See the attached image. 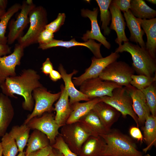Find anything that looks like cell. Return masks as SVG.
<instances>
[{
    "label": "cell",
    "mask_w": 156,
    "mask_h": 156,
    "mask_svg": "<svg viewBox=\"0 0 156 156\" xmlns=\"http://www.w3.org/2000/svg\"><path fill=\"white\" fill-rule=\"evenodd\" d=\"M100 136L107 145L103 156H142L132 140L118 129H111L107 133Z\"/></svg>",
    "instance_id": "cell-3"
},
{
    "label": "cell",
    "mask_w": 156,
    "mask_h": 156,
    "mask_svg": "<svg viewBox=\"0 0 156 156\" xmlns=\"http://www.w3.org/2000/svg\"><path fill=\"white\" fill-rule=\"evenodd\" d=\"M0 156H2V149L1 142H0Z\"/></svg>",
    "instance_id": "cell-51"
},
{
    "label": "cell",
    "mask_w": 156,
    "mask_h": 156,
    "mask_svg": "<svg viewBox=\"0 0 156 156\" xmlns=\"http://www.w3.org/2000/svg\"><path fill=\"white\" fill-rule=\"evenodd\" d=\"M40 77L35 70L31 68L22 70L19 75L10 77L0 84L2 93L11 97L17 98L14 94L23 96L22 107L25 110L31 111L34 106L32 92L35 89L43 87Z\"/></svg>",
    "instance_id": "cell-1"
},
{
    "label": "cell",
    "mask_w": 156,
    "mask_h": 156,
    "mask_svg": "<svg viewBox=\"0 0 156 156\" xmlns=\"http://www.w3.org/2000/svg\"><path fill=\"white\" fill-rule=\"evenodd\" d=\"M135 72L132 67L125 62L116 60L107 66L99 77L122 86L127 87L130 85L131 76Z\"/></svg>",
    "instance_id": "cell-8"
},
{
    "label": "cell",
    "mask_w": 156,
    "mask_h": 156,
    "mask_svg": "<svg viewBox=\"0 0 156 156\" xmlns=\"http://www.w3.org/2000/svg\"><path fill=\"white\" fill-rule=\"evenodd\" d=\"M144 94L151 114L156 116V81L146 88L141 90Z\"/></svg>",
    "instance_id": "cell-34"
},
{
    "label": "cell",
    "mask_w": 156,
    "mask_h": 156,
    "mask_svg": "<svg viewBox=\"0 0 156 156\" xmlns=\"http://www.w3.org/2000/svg\"><path fill=\"white\" fill-rule=\"evenodd\" d=\"M142 129L143 132V139L146 145L143 149L145 153L156 145V116L151 114L147 117Z\"/></svg>",
    "instance_id": "cell-27"
},
{
    "label": "cell",
    "mask_w": 156,
    "mask_h": 156,
    "mask_svg": "<svg viewBox=\"0 0 156 156\" xmlns=\"http://www.w3.org/2000/svg\"><path fill=\"white\" fill-rule=\"evenodd\" d=\"M129 53L133 61L132 66L138 75L153 77L156 75V58L153 57L145 48L140 47L129 42L117 48L115 52Z\"/></svg>",
    "instance_id": "cell-2"
},
{
    "label": "cell",
    "mask_w": 156,
    "mask_h": 156,
    "mask_svg": "<svg viewBox=\"0 0 156 156\" xmlns=\"http://www.w3.org/2000/svg\"><path fill=\"white\" fill-rule=\"evenodd\" d=\"M146 1L153 4H156V0H147Z\"/></svg>",
    "instance_id": "cell-48"
},
{
    "label": "cell",
    "mask_w": 156,
    "mask_h": 156,
    "mask_svg": "<svg viewBox=\"0 0 156 156\" xmlns=\"http://www.w3.org/2000/svg\"><path fill=\"white\" fill-rule=\"evenodd\" d=\"M21 6L19 3H14L0 18V44H6L7 43V38L5 34L8 23L14 15L21 10Z\"/></svg>",
    "instance_id": "cell-31"
},
{
    "label": "cell",
    "mask_w": 156,
    "mask_h": 156,
    "mask_svg": "<svg viewBox=\"0 0 156 156\" xmlns=\"http://www.w3.org/2000/svg\"><path fill=\"white\" fill-rule=\"evenodd\" d=\"M122 87L98 77L84 81L80 86L79 91L91 100L105 96H111L114 89Z\"/></svg>",
    "instance_id": "cell-9"
},
{
    "label": "cell",
    "mask_w": 156,
    "mask_h": 156,
    "mask_svg": "<svg viewBox=\"0 0 156 156\" xmlns=\"http://www.w3.org/2000/svg\"><path fill=\"white\" fill-rule=\"evenodd\" d=\"M98 8H94L92 11L88 9H82L81 15L83 17H88L90 19L91 25V30H88L83 35L81 39L85 42L89 39L95 40L102 44L106 48L109 49L111 47L110 44L101 32L97 21Z\"/></svg>",
    "instance_id": "cell-14"
},
{
    "label": "cell",
    "mask_w": 156,
    "mask_h": 156,
    "mask_svg": "<svg viewBox=\"0 0 156 156\" xmlns=\"http://www.w3.org/2000/svg\"><path fill=\"white\" fill-rule=\"evenodd\" d=\"M14 110L9 97L0 93V137L6 132L14 116Z\"/></svg>",
    "instance_id": "cell-22"
},
{
    "label": "cell",
    "mask_w": 156,
    "mask_h": 156,
    "mask_svg": "<svg viewBox=\"0 0 156 156\" xmlns=\"http://www.w3.org/2000/svg\"><path fill=\"white\" fill-rule=\"evenodd\" d=\"M61 92L53 93L48 91L43 86L33 90L32 96L35 103L31 113L27 116L23 124H27L33 118L41 116L45 113H51L54 111L53 105L59 98Z\"/></svg>",
    "instance_id": "cell-7"
},
{
    "label": "cell",
    "mask_w": 156,
    "mask_h": 156,
    "mask_svg": "<svg viewBox=\"0 0 156 156\" xmlns=\"http://www.w3.org/2000/svg\"><path fill=\"white\" fill-rule=\"evenodd\" d=\"M6 11L5 10L0 9V18L4 14Z\"/></svg>",
    "instance_id": "cell-47"
},
{
    "label": "cell",
    "mask_w": 156,
    "mask_h": 156,
    "mask_svg": "<svg viewBox=\"0 0 156 156\" xmlns=\"http://www.w3.org/2000/svg\"><path fill=\"white\" fill-rule=\"evenodd\" d=\"M2 156H16L18 152L15 140L6 133L2 137L1 142Z\"/></svg>",
    "instance_id": "cell-33"
},
{
    "label": "cell",
    "mask_w": 156,
    "mask_h": 156,
    "mask_svg": "<svg viewBox=\"0 0 156 156\" xmlns=\"http://www.w3.org/2000/svg\"><path fill=\"white\" fill-rule=\"evenodd\" d=\"M51 79L53 81H56L62 78L61 75L58 71L53 70L49 75Z\"/></svg>",
    "instance_id": "cell-44"
},
{
    "label": "cell",
    "mask_w": 156,
    "mask_h": 156,
    "mask_svg": "<svg viewBox=\"0 0 156 156\" xmlns=\"http://www.w3.org/2000/svg\"><path fill=\"white\" fill-rule=\"evenodd\" d=\"M130 9L136 18L142 19H150L155 18L156 11L148 5L143 0H131Z\"/></svg>",
    "instance_id": "cell-29"
},
{
    "label": "cell",
    "mask_w": 156,
    "mask_h": 156,
    "mask_svg": "<svg viewBox=\"0 0 156 156\" xmlns=\"http://www.w3.org/2000/svg\"><path fill=\"white\" fill-rule=\"evenodd\" d=\"M92 110L98 116L103 125L109 132L121 114L110 105L102 101L96 103Z\"/></svg>",
    "instance_id": "cell-18"
},
{
    "label": "cell",
    "mask_w": 156,
    "mask_h": 156,
    "mask_svg": "<svg viewBox=\"0 0 156 156\" xmlns=\"http://www.w3.org/2000/svg\"><path fill=\"white\" fill-rule=\"evenodd\" d=\"M147 37L145 48L151 56L156 58V18L150 19L137 18Z\"/></svg>",
    "instance_id": "cell-23"
},
{
    "label": "cell",
    "mask_w": 156,
    "mask_h": 156,
    "mask_svg": "<svg viewBox=\"0 0 156 156\" xmlns=\"http://www.w3.org/2000/svg\"><path fill=\"white\" fill-rule=\"evenodd\" d=\"M131 0H114L112 2L114 3L123 13L128 11L131 8Z\"/></svg>",
    "instance_id": "cell-39"
},
{
    "label": "cell",
    "mask_w": 156,
    "mask_h": 156,
    "mask_svg": "<svg viewBox=\"0 0 156 156\" xmlns=\"http://www.w3.org/2000/svg\"><path fill=\"white\" fill-rule=\"evenodd\" d=\"M156 76L153 77L144 75H133L131 76V85L137 89L141 90L150 86L156 81Z\"/></svg>",
    "instance_id": "cell-35"
},
{
    "label": "cell",
    "mask_w": 156,
    "mask_h": 156,
    "mask_svg": "<svg viewBox=\"0 0 156 156\" xmlns=\"http://www.w3.org/2000/svg\"><path fill=\"white\" fill-rule=\"evenodd\" d=\"M25 152L23 151L22 152H19V154L17 156H25Z\"/></svg>",
    "instance_id": "cell-49"
},
{
    "label": "cell",
    "mask_w": 156,
    "mask_h": 156,
    "mask_svg": "<svg viewBox=\"0 0 156 156\" xmlns=\"http://www.w3.org/2000/svg\"><path fill=\"white\" fill-rule=\"evenodd\" d=\"M144 156H151L149 154H148Z\"/></svg>",
    "instance_id": "cell-52"
},
{
    "label": "cell",
    "mask_w": 156,
    "mask_h": 156,
    "mask_svg": "<svg viewBox=\"0 0 156 156\" xmlns=\"http://www.w3.org/2000/svg\"><path fill=\"white\" fill-rule=\"evenodd\" d=\"M60 87L61 95L54 108L56 112L55 119L60 128L66 124L72 110V106L70 103L69 96L64 85L62 84Z\"/></svg>",
    "instance_id": "cell-17"
},
{
    "label": "cell",
    "mask_w": 156,
    "mask_h": 156,
    "mask_svg": "<svg viewBox=\"0 0 156 156\" xmlns=\"http://www.w3.org/2000/svg\"><path fill=\"white\" fill-rule=\"evenodd\" d=\"M129 133L132 138L138 141L141 142L144 140L143 135L138 127H131L129 129Z\"/></svg>",
    "instance_id": "cell-42"
},
{
    "label": "cell",
    "mask_w": 156,
    "mask_h": 156,
    "mask_svg": "<svg viewBox=\"0 0 156 156\" xmlns=\"http://www.w3.org/2000/svg\"><path fill=\"white\" fill-rule=\"evenodd\" d=\"M26 1L29 5H32L34 4L33 1L32 0H27Z\"/></svg>",
    "instance_id": "cell-50"
},
{
    "label": "cell",
    "mask_w": 156,
    "mask_h": 156,
    "mask_svg": "<svg viewBox=\"0 0 156 156\" xmlns=\"http://www.w3.org/2000/svg\"><path fill=\"white\" fill-rule=\"evenodd\" d=\"M54 69L52 63L49 58H47L42 63L41 70L42 72L46 75H49Z\"/></svg>",
    "instance_id": "cell-41"
},
{
    "label": "cell",
    "mask_w": 156,
    "mask_h": 156,
    "mask_svg": "<svg viewBox=\"0 0 156 156\" xmlns=\"http://www.w3.org/2000/svg\"><path fill=\"white\" fill-rule=\"evenodd\" d=\"M51 146L61 152L64 156H78L70 150L60 133L56 137L54 143Z\"/></svg>",
    "instance_id": "cell-36"
},
{
    "label": "cell",
    "mask_w": 156,
    "mask_h": 156,
    "mask_svg": "<svg viewBox=\"0 0 156 156\" xmlns=\"http://www.w3.org/2000/svg\"><path fill=\"white\" fill-rule=\"evenodd\" d=\"M126 25L130 33L129 40L138 44L141 47L145 48V43L143 38L145 32L141 27L137 18L131 13L130 10L124 12Z\"/></svg>",
    "instance_id": "cell-24"
},
{
    "label": "cell",
    "mask_w": 156,
    "mask_h": 156,
    "mask_svg": "<svg viewBox=\"0 0 156 156\" xmlns=\"http://www.w3.org/2000/svg\"><path fill=\"white\" fill-rule=\"evenodd\" d=\"M11 48L7 44H0V57L11 53Z\"/></svg>",
    "instance_id": "cell-43"
},
{
    "label": "cell",
    "mask_w": 156,
    "mask_h": 156,
    "mask_svg": "<svg viewBox=\"0 0 156 156\" xmlns=\"http://www.w3.org/2000/svg\"><path fill=\"white\" fill-rule=\"evenodd\" d=\"M101 101L100 98H96L85 102H77L71 105L72 110L66 124L78 121L92 110L95 105Z\"/></svg>",
    "instance_id": "cell-26"
},
{
    "label": "cell",
    "mask_w": 156,
    "mask_h": 156,
    "mask_svg": "<svg viewBox=\"0 0 156 156\" xmlns=\"http://www.w3.org/2000/svg\"><path fill=\"white\" fill-rule=\"evenodd\" d=\"M30 26L26 33L18 39L19 44L24 48L37 43L38 38L47 24V13L41 6H35L29 14Z\"/></svg>",
    "instance_id": "cell-4"
},
{
    "label": "cell",
    "mask_w": 156,
    "mask_h": 156,
    "mask_svg": "<svg viewBox=\"0 0 156 156\" xmlns=\"http://www.w3.org/2000/svg\"><path fill=\"white\" fill-rule=\"evenodd\" d=\"M48 156H64L61 152L58 150L52 148V149Z\"/></svg>",
    "instance_id": "cell-45"
},
{
    "label": "cell",
    "mask_w": 156,
    "mask_h": 156,
    "mask_svg": "<svg viewBox=\"0 0 156 156\" xmlns=\"http://www.w3.org/2000/svg\"><path fill=\"white\" fill-rule=\"evenodd\" d=\"M125 87L131 97L133 109L138 117L139 127L143 126L147 117L151 114L145 96L141 90L131 85Z\"/></svg>",
    "instance_id": "cell-15"
},
{
    "label": "cell",
    "mask_w": 156,
    "mask_h": 156,
    "mask_svg": "<svg viewBox=\"0 0 156 156\" xmlns=\"http://www.w3.org/2000/svg\"><path fill=\"white\" fill-rule=\"evenodd\" d=\"M96 1L100 10L101 21L102 22L101 29L103 30L105 35L108 36L111 31L108 25L111 20V15L109 9L112 0H96Z\"/></svg>",
    "instance_id": "cell-32"
},
{
    "label": "cell",
    "mask_w": 156,
    "mask_h": 156,
    "mask_svg": "<svg viewBox=\"0 0 156 156\" xmlns=\"http://www.w3.org/2000/svg\"><path fill=\"white\" fill-rule=\"evenodd\" d=\"M58 70L64 82L65 90L70 97L69 102L71 105L81 101H87L90 100L86 95L77 90L73 82L72 77L78 72L77 70H74L71 73L68 74L61 64H60Z\"/></svg>",
    "instance_id": "cell-20"
},
{
    "label": "cell",
    "mask_w": 156,
    "mask_h": 156,
    "mask_svg": "<svg viewBox=\"0 0 156 156\" xmlns=\"http://www.w3.org/2000/svg\"><path fill=\"white\" fill-rule=\"evenodd\" d=\"M52 148L51 145L25 155V156H48Z\"/></svg>",
    "instance_id": "cell-40"
},
{
    "label": "cell",
    "mask_w": 156,
    "mask_h": 156,
    "mask_svg": "<svg viewBox=\"0 0 156 156\" xmlns=\"http://www.w3.org/2000/svg\"><path fill=\"white\" fill-rule=\"evenodd\" d=\"M25 155L50 145L47 135L41 131L35 129L28 139Z\"/></svg>",
    "instance_id": "cell-28"
},
{
    "label": "cell",
    "mask_w": 156,
    "mask_h": 156,
    "mask_svg": "<svg viewBox=\"0 0 156 156\" xmlns=\"http://www.w3.org/2000/svg\"><path fill=\"white\" fill-rule=\"evenodd\" d=\"M60 134L70 150L77 155L81 146L91 134L79 121L61 127Z\"/></svg>",
    "instance_id": "cell-6"
},
{
    "label": "cell",
    "mask_w": 156,
    "mask_h": 156,
    "mask_svg": "<svg viewBox=\"0 0 156 156\" xmlns=\"http://www.w3.org/2000/svg\"><path fill=\"white\" fill-rule=\"evenodd\" d=\"M35 5L28 4L26 1L22 2L21 11L15 21L12 20L10 22L9 32L7 37V43L13 44L15 40L20 37L27 26L29 23V14Z\"/></svg>",
    "instance_id": "cell-13"
},
{
    "label": "cell",
    "mask_w": 156,
    "mask_h": 156,
    "mask_svg": "<svg viewBox=\"0 0 156 156\" xmlns=\"http://www.w3.org/2000/svg\"><path fill=\"white\" fill-rule=\"evenodd\" d=\"M66 18L64 13H59L57 18L49 24H47L45 28L54 33L57 31L64 23Z\"/></svg>",
    "instance_id": "cell-37"
},
{
    "label": "cell",
    "mask_w": 156,
    "mask_h": 156,
    "mask_svg": "<svg viewBox=\"0 0 156 156\" xmlns=\"http://www.w3.org/2000/svg\"><path fill=\"white\" fill-rule=\"evenodd\" d=\"M119 53L112 52L109 55L100 58L93 57L90 66L81 75L73 78L75 86H80L85 80L99 77L104 69L111 63L117 60L120 57Z\"/></svg>",
    "instance_id": "cell-11"
},
{
    "label": "cell",
    "mask_w": 156,
    "mask_h": 156,
    "mask_svg": "<svg viewBox=\"0 0 156 156\" xmlns=\"http://www.w3.org/2000/svg\"><path fill=\"white\" fill-rule=\"evenodd\" d=\"M100 98L101 101L114 108L124 118L128 115L130 116L137 127H139L138 117L133 109L132 99L126 87L115 88L112 91L111 96H105Z\"/></svg>",
    "instance_id": "cell-5"
},
{
    "label": "cell",
    "mask_w": 156,
    "mask_h": 156,
    "mask_svg": "<svg viewBox=\"0 0 156 156\" xmlns=\"http://www.w3.org/2000/svg\"><path fill=\"white\" fill-rule=\"evenodd\" d=\"M30 129L27 124L15 125L12 127L9 133L11 136L15 140L18 152L23 151L29 137Z\"/></svg>",
    "instance_id": "cell-30"
},
{
    "label": "cell",
    "mask_w": 156,
    "mask_h": 156,
    "mask_svg": "<svg viewBox=\"0 0 156 156\" xmlns=\"http://www.w3.org/2000/svg\"><path fill=\"white\" fill-rule=\"evenodd\" d=\"M24 49L19 44H16L12 53L0 57V84L8 77L16 75V67L21 64Z\"/></svg>",
    "instance_id": "cell-12"
},
{
    "label": "cell",
    "mask_w": 156,
    "mask_h": 156,
    "mask_svg": "<svg viewBox=\"0 0 156 156\" xmlns=\"http://www.w3.org/2000/svg\"><path fill=\"white\" fill-rule=\"evenodd\" d=\"M54 33L49 30L45 28L40 33L37 40L39 44H45L49 43L54 39Z\"/></svg>",
    "instance_id": "cell-38"
},
{
    "label": "cell",
    "mask_w": 156,
    "mask_h": 156,
    "mask_svg": "<svg viewBox=\"0 0 156 156\" xmlns=\"http://www.w3.org/2000/svg\"><path fill=\"white\" fill-rule=\"evenodd\" d=\"M109 9L111 15V23L109 28L116 32L117 37L115 41L119 46L122 45V42H126L129 40L125 32L126 23L121 11L112 2Z\"/></svg>",
    "instance_id": "cell-19"
},
{
    "label": "cell",
    "mask_w": 156,
    "mask_h": 156,
    "mask_svg": "<svg viewBox=\"0 0 156 156\" xmlns=\"http://www.w3.org/2000/svg\"><path fill=\"white\" fill-rule=\"evenodd\" d=\"M106 144L100 135H90L83 144L78 156H103Z\"/></svg>",
    "instance_id": "cell-21"
},
{
    "label": "cell",
    "mask_w": 156,
    "mask_h": 156,
    "mask_svg": "<svg viewBox=\"0 0 156 156\" xmlns=\"http://www.w3.org/2000/svg\"><path fill=\"white\" fill-rule=\"evenodd\" d=\"M91 134L96 136L107 133V131L100 119L92 110L78 121Z\"/></svg>",
    "instance_id": "cell-25"
},
{
    "label": "cell",
    "mask_w": 156,
    "mask_h": 156,
    "mask_svg": "<svg viewBox=\"0 0 156 156\" xmlns=\"http://www.w3.org/2000/svg\"><path fill=\"white\" fill-rule=\"evenodd\" d=\"M101 44L100 43H96L94 40L92 39H89L86 42H81L76 41L75 38L66 41L54 39L48 43L39 44L38 48L44 50L57 47H61L69 48L76 46H84L88 48L96 58H100L103 57L100 51Z\"/></svg>",
    "instance_id": "cell-16"
},
{
    "label": "cell",
    "mask_w": 156,
    "mask_h": 156,
    "mask_svg": "<svg viewBox=\"0 0 156 156\" xmlns=\"http://www.w3.org/2000/svg\"><path fill=\"white\" fill-rule=\"evenodd\" d=\"M27 125L30 129L38 130L45 134L49 140L51 146L54 143L56 137L60 133V127L51 112L45 113L39 117H34Z\"/></svg>",
    "instance_id": "cell-10"
},
{
    "label": "cell",
    "mask_w": 156,
    "mask_h": 156,
    "mask_svg": "<svg viewBox=\"0 0 156 156\" xmlns=\"http://www.w3.org/2000/svg\"><path fill=\"white\" fill-rule=\"evenodd\" d=\"M8 3V1L7 0H0V9L5 10Z\"/></svg>",
    "instance_id": "cell-46"
}]
</instances>
